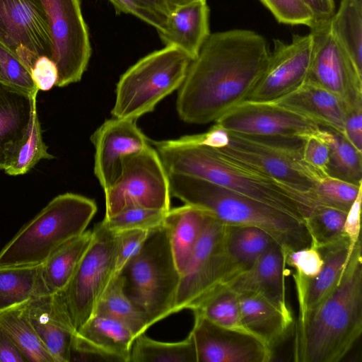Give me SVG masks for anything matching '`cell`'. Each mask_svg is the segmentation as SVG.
Returning <instances> with one entry per match:
<instances>
[{"mask_svg": "<svg viewBox=\"0 0 362 362\" xmlns=\"http://www.w3.org/2000/svg\"><path fill=\"white\" fill-rule=\"evenodd\" d=\"M346 214L329 206H314L304 220L310 238V246L319 250L345 237L344 225Z\"/></svg>", "mask_w": 362, "mask_h": 362, "instance_id": "36", "label": "cell"}, {"mask_svg": "<svg viewBox=\"0 0 362 362\" xmlns=\"http://www.w3.org/2000/svg\"><path fill=\"white\" fill-rule=\"evenodd\" d=\"M47 293L42 277V263L0 265V312Z\"/></svg>", "mask_w": 362, "mask_h": 362, "instance_id": "28", "label": "cell"}, {"mask_svg": "<svg viewBox=\"0 0 362 362\" xmlns=\"http://www.w3.org/2000/svg\"><path fill=\"white\" fill-rule=\"evenodd\" d=\"M93 238V230L85 231L58 247L42 263V277L49 293L64 289Z\"/></svg>", "mask_w": 362, "mask_h": 362, "instance_id": "29", "label": "cell"}, {"mask_svg": "<svg viewBox=\"0 0 362 362\" xmlns=\"http://www.w3.org/2000/svg\"><path fill=\"white\" fill-rule=\"evenodd\" d=\"M270 52L266 39L249 30L210 34L178 89L176 109L190 124L216 122L245 101L263 74Z\"/></svg>", "mask_w": 362, "mask_h": 362, "instance_id": "1", "label": "cell"}, {"mask_svg": "<svg viewBox=\"0 0 362 362\" xmlns=\"http://www.w3.org/2000/svg\"><path fill=\"white\" fill-rule=\"evenodd\" d=\"M0 362H28L23 353L1 327H0Z\"/></svg>", "mask_w": 362, "mask_h": 362, "instance_id": "50", "label": "cell"}, {"mask_svg": "<svg viewBox=\"0 0 362 362\" xmlns=\"http://www.w3.org/2000/svg\"><path fill=\"white\" fill-rule=\"evenodd\" d=\"M25 304L0 312V327L28 361L54 362L30 323Z\"/></svg>", "mask_w": 362, "mask_h": 362, "instance_id": "32", "label": "cell"}, {"mask_svg": "<svg viewBox=\"0 0 362 362\" xmlns=\"http://www.w3.org/2000/svg\"><path fill=\"white\" fill-rule=\"evenodd\" d=\"M104 193L105 218L134 206L170 209L168 173L151 144L123 158L119 175Z\"/></svg>", "mask_w": 362, "mask_h": 362, "instance_id": "10", "label": "cell"}, {"mask_svg": "<svg viewBox=\"0 0 362 362\" xmlns=\"http://www.w3.org/2000/svg\"><path fill=\"white\" fill-rule=\"evenodd\" d=\"M343 136L362 152V104L347 110Z\"/></svg>", "mask_w": 362, "mask_h": 362, "instance_id": "47", "label": "cell"}, {"mask_svg": "<svg viewBox=\"0 0 362 362\" xmlns=\"http://www.w3.org/2000/svg\"><path fill=\"white\" fill-rule=\"evenodd\" d=\"M303 1L312 10L315 16V24L329 21L335 12L334 0Z\"/></svg>", "mask_w": 362, "mask_h": 362, "instance_id": "52", "label": "cell"}, {"mask_svg": "<svg viewBox=\"0 0 362 362\" xmlns=\"http://www.w3.org/2000/svg\"><path fill=\"white\" fill-rule=\"evenodd\" d=\"M318 135L329 149L327 174L356 185L362 184V152L336 132L320 127Z\"/></svg>", "mask_w": 362, "mask_h": 362, "instance_id": "33", "label": "cell"}, {"mask_svg": "<svg viewBox=\"0 0 362 362\" xmlns=\"http://www.w3.org/2000/svg\"><path fill=\"white\" fill-rule=\"evenodd\" d=\"M192 312L223 328L252 335L243 322L238 294L229 288L207 298Z\"/></svg>", "mask_w": 362, "mask_h": 362, "instance_id": "37", "label": "cell"}, {"mask_svg": "<svg viewBox=\"0 0 362 362\" xmlns=\"http://www.w3.org/2000/svg\"><path fill=\"white\" fill-rule=\"evenodd\" d=\"M274 103L343 135L347 106L339 97L319 85L306 81Z\"/></svg>", "mask_w": 362, "mask_h": 362, "instance_id": "23", "label": "cell"}, {"mask_svg": "<svg viewBox=\"0 0 362 362\" xmlns=\"http://www.w3.org/2000/svg\"><path fill=\"white\" fill-rule=\"evenodd\" d=\"M163 1L166 4L170 13L180 7L195 2L206 1V0H163Z\"/></svg>", "mask_w": 362, "mask_h": 362, "instance_id": "53", "label": "cell"}, {"mask_svg": "<svg viewBox=\"0 0 362 362\" xmlns=\"http://www.w3.org/2000/svg\"><path fill=\"white\" fill-rule=\"evenodd\" d=\"M358 2L362 3V0H357Z\"/></svg>", "mask_w": 362, "mask_h": 362, "instance_id": "54", "label": "cell"}, {"mask_svg": "<svg viewBox=\"0 0 362 362\" xmlns=\"http://www.w3.org/2000/svg\"><path fill=\"white\" fill-rule=\"evenodd\" d=\"M228 132V144L216 150L296 192L305 194L311 189L315 177L302 160V137L255 136Z\"/></svg>", "mask_w": 362, "mask_h": 362, "instance_id": "9", "label": "cell"}, {"mask_svg": "<svg viewBox=\"0 0 362 362\" xmlns=\"http://www.w3.org/2000/svg\"><path fill=\"white\" fill-rule=\"evenodd\" d=\"M226 225L207 211L199 238L181 274L173 313L194 310L229 288L240 275L226 252Z\"/></svg>", "mask_w": 362, "mask_h": 362, "instance_id": "8", "label": "cell"}, {"mask_svg": "<svg viewBox=\"0 0 362 362\" xmlns=\"http://www.w3.org/2000/svg\"><path fill=\"white\" fill-rule=\"evenodd\" d=\"M168 211L134 206L124 209L110 217L104 218L101 222L109 230L115 233L130 230H155L163 226Z\"/></svg>", "mask_w": 362, "mask_h": 362, "instance_id": "40", "label": "cell"}, {"mask_svg": "<svg viewBox=\"0 0 362 362\" xmlns=\"http://www.w3.org/2000/svg\"><path fill=\"white\" fill-rule=\"evenodd\" d=\"M275 243L277 242L261 228L226 225V252L230 263L240 274L251 267Z\"/></svg>", "mask_w": 362, "mask_h": 362, "instance_id": "31", "label": "cell"}, {"mask_svg": "<svg viewBox=\"0 0 362 362\" xmlns=\"http://www.w3.org/2000/svg\"><path fill=\"white\" fill-rule=\"evenodd\" d=\"M42 133L36 103L33 107L29 133L5 168L6 174L12 176L24 175L40 160L54 158L48 153V147L43 141Z\"/></svg>", "mask_w": 362, "mask_h": 362, "instance_id": "38", "label": "cell"}, {"mask_svg": "<svg viewBox=\"0 0 362 362\" xmlns=\"http://www.w3.org/2000/svg\"><path fill=\"white\" fill-rule=\"evenodd\" d=\"M329 21L310 28L313 51L307 81L339 97L349 109L362 104V71L332 34Z\"/></svg>", "mask_w": 362, "mask_h": 362, "instance_id": "13", "label": "cell"}, {"mask_svg": "<svg viewBox=\"0 0 362 362\" xmlns=\"http://www.w3.org/2000/svg\"><path fill=\"white\" fill-rule=\"evenodd\" d=\"M361 238L350 253L339 284L323 300L298 315L293 340L296 362H339L362 332Z\"/></svg>", "mask_w": 362, "mask_h": 362, "instance_id": "2", "label": "cell"}, {"mask_svg": "<svg viewBox=\"0 0 362 362\" xmlns=\"http://www.w3.org/2000/svg\"><path fill=\"white\" fill-rule=\"evenodd\" d=\"M329 27L337 41L362 71V3L341 0L329 21Z\"/></svg>", "mask_w": 362, "mask_h": 362, "instance_id": "34", "label": "cell"}, {"mask_svg": "<svg viewBox=\"0 0 362 362\" xmlns=\"http://www.w3.org/2000/svg\"><path fill=\"white\" fill-rule=\"evenodd\" d=\"M238 296L243 322L250 334L272 350L281 344L293 324V316L260 295L243 293Z\"/></svg>", "mask_w": 362, "mask_h": 362, "instance_id": "25", "label": "cell"}, {"mask_svg": "<svg viewBox=\"0 0 362 362\" xmlns=\"http://www.w3.org/2000/svg\"><path fill=\"white\" fill-rule=\"evenodd\" d=\"M28 317L54 362H69L74 329L60 292L33 298L25 304Z\"/></svg>", "mask_w": 362, "mask_h": 362, "instance_id": "20", "label": "cell"}, {"mask_svg": "<svg viewBox=\"0 0 362 362\" xmlns=\"http://www.w3.org/2000/svg\"><path fill=\"white\" fill-rule=\"evenodd\" d=\"M0 81L30 94L38 93L30 70L8 48L0 42Z\"/></svg>", "mask_w": 362, "mask_h": 362, "instance_id": "41", "label": "cell"}, {"mask_svg": "<svg viewBox=\"0 0 362 362\" xmlns=\"http://www.w3.org/2000/svg\"><path fill=\"white\" fill-rule=\"evenodd\" d=\"M120 274L126 293L146 315L149 327L174 314L181 275L164 226L151 233Z\"/></svg>", "mask_w": 362, "mask_h": 362, "instance_id": "6", "label": "cell"}, {"mask_svg": "<svg viewBox=\"0 0 362 362\" xmlns=\"http://www.w3.org/2000/svg\"><path fill=\"white\" fill-rule=\"evenodd\" d=\"M324 263L314 278L293 275L298 303V315L313 308L336 288L351 252L350 240L346 235L339 241L318 250Z\"/></svg>", "mask_w": 362, "mask_h": 362, "instance_id": "24", "label": "cell"}, {"mask_svg": "<svg viewBox=\"0 0 362 362\" xmlns=\"http://www.w3.org/2000/svg\"><path fill=\"white\" fill-rule=\"evenodd\" d=\"M129 362H197L192 337L189 333L182 341L163 342L141 334L134 341Z\"/></svg>", "mask_w": 362, "mask_h": 362, "instance_id": "35", "label": "cell"}, {"mask_svg": "<svg viewBox=\"0 0 362 362\" xmlns=\"http://www.w3.org/2000/svg\"><path fill=\"white\" fill-rule=\"evenodd\" d=\"M135 336L122 322L94 315L73 336L69 362H129Z\"/></svg>", "mask_w": 362, "mask_h": 362, "instance_id": "19", "label": "cell"}, {"mask_svg": "<svg viewBox=\"0 0 362 362\" xmlns=\"http://www.w3.org/2000/svg\"><path fill=\"white\" fill-rule=\"evenodd\" d=\"M153 230H130L117 233L118 244L113 276L120 274L126 264L135 257Z\"/></svg>", "mask_w": 362, "mask_h": 362, "instance_id": "43", "label": "cell"}, {"mask_svg": "<svg viewBox=\"0 0 362 362\" xmlns=\"http://www.w3.org/2000/svg\"><path fill=\"white\" fill-rule=\"evenodd\" d=\"M197 362H269L273 350L255 337L219 327L194 313Z\"/></svg>", "mask_w": 362, "mask_h": 362, "instance_id": "17", "label": "cell"}, {"mask_svg": "<svg viewBox=\"0 0 362 362\" xmlns=\"http://www.w3.org/2000/svg\"><path fill=\"white\" fill-rule=\"evenodd\" d=\"M215 123L228 132L267 137H303L320 127L303 116L274 102L245 100Z\"/></svg>", "mask_w": 362, "mask_h": 362, "instance_id": "16", "label": "cell"}, {"mask_svg": "<svg viewBox=\"0 0 362 362\" xmlns=\"http://www.w3.org/2000/svg\"><path fill=\"white\" fill-rule=\"evenodd\" d=\"M94 315L122 322L131 329L135 337L150 328L146 315L126 293L120 274L111 278L96 305Z\"/></svg>", "mask_w": 362, "mask_h": 362, "instance_id": "30", "label": "cell"}, {"mask_svg": "<svg viewBox=\"0 0 362 362\" xmlns=\"http://www.w3.org/2000/svg\"><path fill=\"white\" fill-rule=\"evenodd\" d=\"M0 74H1V60H0Z\"/></svg>", "mask_w": 362, "mask_h": 362, "instance_id": "55", "label": "cell"}, {"mask_svg": "<svg viewBox=\"0 0 362 362\" xmlns=\"http://www.w3.org/2000/svg\"><path fill=\"white\" fill-rule=\"evenodd\" d=\"M192 61L173 46H165L140 59L117 83L112 117L137 120L153 111L159 102L180 88Z\"/></svg>", "mask_w": 362, "mask_h": 362, "instance_id": "7", "label": "cell"}, {"mask_svg": "<svg viewBox=\"0 0 362 362\" xmlns=\"http://www.w3.org/2000/svg\"><path fill=\"white\" fill-rule=\"evenodd\" d=\"M362 184L356 185L329 175L318 177L305 196L313 206L321 205L348 211Z\"/></svg>", "mask_w": 362, "mask_h": 362, "instance_id": "39", "label": "cell"}, {"mask_svg": "<svg viewBox=\"0 0 362 362\" xmlns=\"http://www.w3.org/2000/svg\"><path fill=\"white\" fill-rule=\"evenodd\" d=\"M281 23L304 25L312 28L315 24L312 10L303 0H260Z\"/></svg>", "mask_w": 362, "mask_h": 362, "instance_id": "42", "label": "cell"}, {"mask_svg": "<svg viewBox=\"0 0 362 362\" xmlns=\"http://www.w3.org/2000/svg\"><path fill=\"white\" fill-rule=\"evenodd\" d=\"M267 67L248 100L274 102L298 88L308 77L313 36L293 35L291 43L274 40Z\"/></svg>", "mask_w": 362, "mask_h": 362, "instance_id": "15", "label": "cell"}, {"mask_svg": "<svg viewBox=\"0 0 362 362\" xmlns=\"http://www.w3.org/2000/svg\"><path fill=\"white\" fill-rule=\"evenodd\" d=\"M98 210L95 202L66 192L54 197L0 251V265L42 263L54 250L81 235Z\"/></svg>", "mask_w": 362, "mask_h": 362, "instance_id": "5", "label": "cell"}, {"mask_svg": "<svg viewBox=\"0 0 362 362\" xmlns=\"http://www.w3.org/2000/svg\"><path fill=\"white\" fill-rule=\"evenodd\" d=\"M37 95L0 81V170L5 169L29 133Z\"/></svg>", "mask_w": 362, "mask_h": 362, "instance_id": "22", "label": "cell"}, {"mask_svg": "<svg viewBox=\"0 0 362 362\" xmlns=\"http://www.w3.org/2000/svg\"><path fill=\"white\" fill-rule=\"evenodd\" d=\"M140 10L157 18L167 25L170 11L163 0H130Z\"/></svg>", "mask_w": 362, "mask_h": 362, "instance_id": "51", "label": "cell"}, {"mask_svg": "<svg viewBox=\"0 0 362 362\" xmlns=\"http://www.w3.org/2000/svg\"><path fill=\"white\" fill-rule=\"evenodd\" d=\"M286 262L294 268L296 274L306 278L315 277L324 263L319 250L311 246L290 252Z\"/></svg>", "mask_w": 362, "mask_h": 362, "instance_id": "45", "label": "cell"}, {"mask_svg": "<svg viewBox=\"0 0 362 362\" xmlns=\"http://www.w3.org/2000/svg\"><path fill=\"white\" fill-rule=\"evenodd\" d=\"M48 21L51 59L58 69L56 86L78 82L91 56L88 26L80 0H40Z\"/></svg>", "mask_w": 362, "mask_h": 362, "instance_id": "12", "label": "cell"}, {"mask_svg": "<svg viewBox=\"0 0 362 362\" xmlns=\"http://www.w3.org/2000/svg\"><path fill=\"white\" fill-rule=\"evenodd\" d=\"M318 131L302 137L301 156L309 168L321 175H328L329 149L327 143L318 135Z\"/></svg>", "mask_w": 362, "mask_h": 362, "instance_id": "44", "label": "cell"}, {"mask_svg": "<svg viewBox=\"0 0 362 362\" xmlns=\"http://www.w3.org/2000/svg\"><path fill=\"white\" fill-rule=\"evenodd\" d=\"M0 42L30 71L39 57L51 59L48 21L40 0H0Z\"/></svg>", "mask_w": 362, "mask_h": 362, "instance_id": "14", "label": "cell"}, {"mask_svg": "<svg viewBox=\"0 0 362 362\" xmlns=\"http://www.w3.org/2000/svg\"><path fill=\"white\" fill-rule=\"evenodd\" d=\"M170 194L185 204L209 211L221 223L268 233L286 255L310 245L304 222L267 204L197 177L169 173Z\"/></svg>", "mask_w": 362, "mask_h": 362, "instance_id": "4", "label": "cell"}, {"mask_svg": "<svg viewBox=\"0 0 362 362\" xmlns=\"http://www.w3.org/2000/svg\"><path fill=\"white\" fill-rule=\"evenodd\" d=\"M362 200V189L347 211L344 230L350 240V250H353L356 242L360 238L361 228V206Z\"/></svg>", "mask_w": 362, "mask_h": 362, "instance_id": "48", "label": "cell"}, {"mask_svg": "<svg viewBox=\"0 0 362 362\" xmlns=\"http://www.w3.org/2000/svg\"><path fill=\"white\" fill-rule=\"evenodd\" d=\"M30 75L39 90H49L57 83V65L47 56H40L35 60L30 70Z\"/></svg>", "mask_w": 362, "mask_h": 362, "instance_id": "46", "label": "cell"}, {"mask_svg": "<svg viewBox=\"0 0 362 362\" xmlns=\"http://www.w3.org/2000/svg\"><path fill=\"white\" fill-rule=\"evenodd\" d=\"M166 170L202 179L284 211L304 222L313 208L305 194L284 186L190 136L152 141Z\"/></svg>", "mask_w": 362, "mask_h": 362, "instance_id": "3", "label": "cell"}, {"mask_svg": "<svg viewBox=\"0 0 362 362\" xmlns=\"http://www.w3.org/2000/svg\"><path fill=\"white\" fill-rule=\"evenodd\" d=\"M286 254L281 245L274 243L251 267L236 279L229 289L237 294L260 295L286 315H292L286 298Z\"/></svg>", "mask_w": 362, "mask_h": 362, "instance_id": "21", "label": "cell"}, {"mask_svg": "<svg viewBox=\"0 0 362 362\" xmlns=\"http://www.w3.org/2000/svg\"><path fill=\"white\" fill-rule=\"evenodd\" d=\"M206 214L207 211L188 204L170 209L166 213L163 226L180 275L197 243Z\"/></svg>", "mask_w": 362, "mask_h": 362, "instance_id": "27", "label": "cell"}, {"mask_svg": "<svg viewBox=\"0 0 362 362\" xmlns=\"http://www.w3.org/2000/svg\"><path fill=\"white\" fill-rule=\"evenodd\" d=\"M95 147L94 174L105 190L120 173L123 158L151 144L136 120L113 117L105 120L92 134Z\"/></svg>", "mask_w": 362, "mask_h": 362, "instance_id": "18", "label": "cell"}, {"mask_svg": "<svg viewBox=\"0 0 362 362\" xmlns=\"http://www.w3.org/2000/svg\"><path fill=\"white\" fill-rule=\"evenodd\" d=\"M206 1L192 3L172 11L165 30L158 35L165 46L176 47L194 59L210 35Z\"/></svg>", "mask_w": 362, "mask_h": 362, "instance_id": "26", "label": "cell"}, {"mask_svg": "<svg viewBox=\"0 0 362 362\" xmlns=\"http://www.w3.org/2000/svg\"><path fill=\"white\" fill-rule=\"evenodd\" d=\"M117 12L134 16L156 29L158 33L163 32L166 24L157 18L140 10L130 0H108Z\"/></svg>", "mask_w": 362, "mask_h": 362, "instance_id": "49", "label": "cell"}, {"mask_svg": "<svg viewBox=\"0 0 362 362\" xmlns=\"http://www.w3.org/2000/svg\"><path fill=\"white\" fill-rule=\"evenodd\" d=\"M93 231L90 245L71 280L60 291L76 331L93 317L96 305L113 276L118 235L102 222Z\"/></svg>", "mask_w": 362, "mask_h": 362, "instance_id": "11", "label": "cell"}]
</instances>
